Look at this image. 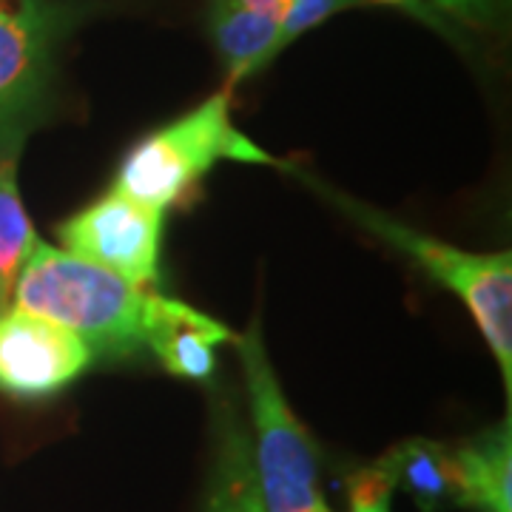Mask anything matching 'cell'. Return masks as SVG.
Wrapping results in <instances>:
<instances>
[{
  "label": "cell",
  "instance_id": "cell-1",
  "mask_svg": "<svg viewBox=\"0 0 512 512\" xmlns=\"http://www.w3.org/2000/svg\"><path fill=\"white\" fill-rule=\"evenodd\" d=\"M148 293L89 259L37 242L9 305L74 333L94 359H126L143 348Z\"/></svg>",
  "mask_w": 512,
  "mask_h": 512
},
{
  "label": "cell",
  "instance_id": "cell-2",
  "mask_svg": "<svg viewBox=\"0 0 512 512\" xmlns=\"http://www.w3.org/2000/svg\"><path fill=\"white\" fill-rule=\"evenodd\" d=\"M311 185L336 202L350 220H356L376 239L387 242L399 254L413 259L424 274L436 279L441 288L456 293L464 308L476 319L481 336L493 350L495 362L504 373V387L512 390V254H473L447 245L441 239L421 234L404 222L387 217L382 211L370 208L365 202L350 200L348 194H336L328 185Z\"/></svg>",
  "mask_w": 512,
  "mask_h": 512
},
{
  "label": "cell",
  "instance_id": "cell-3",
  "mask_svg": "<svg viewBox=\"0 0 512 512\" xmlns=\"http://www.w3.org/2000/svg\"><path fill=\"white\" fill-rule=\"evenodd\" d=\"M222 160L279 165L234 126L225 92L211 94L197 109L146 134L117 168L114 188L165 214Z\"/></svg>",
  "mask_w": 512,
  "mask_h": 512
},
{
  "label": "cell",
  "instance_id": "cell-4",
  "mask_svg": "<svg viewBox=\"0 0 512 512\" xmlns=\"http://www.w3.org/2000/svg\"><path fill=\"white\" fill-rule=\"evenodd\" d=\"M237 353L251 399V453L265 512H322L319 458L302 421L293 416L276 379L259 322L237 339Z\"/></svg>",
  "mask_w": 512,
  "mask_h": 512
},
{
  "label": "cell",
  "instance_id": "cell-5",
  "mask_svg": "<svg viewBox=\"0 0 512 512\" xmlns=\"http://www.w3.org/2000/svg\"><path fill=\"white\" fill-rule=\"evenodd\" d=\"M163 220V211L111 188L109 194L60 222L57 237L63 251L89 259L146 291L160 276Z\"/></svg>",
  "mask_w": 512,
  "mask_h": 512
},
{
  "label": "cell",
  "instance_id": "cell-6",
  "mask_svg": "<svg viewBox=\"0 0 512 512\" xmlns=\"http://www.w3.org/2000/svg\"><path fill=\"white\" fill-rule=\"evenodd\" d=\"M60 40V12L46 0H0V137L23 131L43 103Z\"/></svg>",
  "mask_w": 512,
  "mask_h": 512
},
{
  "label": "cell",
  "instance_id": "cell-7",
  "mask_svg": "<svg viewBox=\"0 0 512 512\" xmlns=\"http://www.w3.org/2000/svg\"><path fill=\"white\" fill-rule=\"evenodd\" d=\"M94 353L74 333L20 308H0V393L46 399L86 373Z\"/></svg>",
  "mask_w": 512,
  "mask_h": 512
},
{
  "label": "cell",
  "instance_id": "cell-8",
  "mask_svg": "<svg viewBox=\"0 0 512 512\" xmlns=\"http://www.w3.org/2000/svg\"><path fill=\"white\" fill-rule=\"evenodd\" d=\"M228 339H234L231 330L208 313L163 293H148L143 348L151 350L168 373L205 382L217 365V348Z\"/></svg>",
  "mask_w": 512,
  "mask_h": 512
},
{
  "label": "cell",
  "instance_id": "cell-9",
  "mask_svg": "<svg viewBox=\"0 0 512 512\" xmlns=\"http://www.w3.org/2000/svg\"><path fill=\"white\" fill-rule=\"evenodd\" d=\"M202 512H265L256 487L251 433L234 402L217 404L214 461Z\"/></svg>",
  "mask_w": 512,
  "mask_h": 512
},
{
  "label": "cell",
  "instance_id": "cell-10",
  "mask_svg": "<svg viewBox=\"0 0 512 512\" xmlns=\"http://www.w3.org/2000/svg\"><path fill=\"white\" fill-rule=\"evenodd\" d=\"M376 467L393 490H404L421 512L461 507L456 450L430 439H407L387 450Z\"/></svg>",
  "mask_w": 512,
  "mask_h": 512
},
{
  "label": "cell",
  "instance_id": "cell-11",
  "mask_svg": "<svg viewBox=\"0 0 512 512\" xmlns=\"http://www.w3.org/2000/svg\"><path fill=\"white\" fill-rule=\"evenodd\" d=\"M461 507L476 512H512V424L504 419L453 447Z\"/></svg>",
  "mask_w": 512,
  "mask_h": 512
},
{
  "label": "cell",
  "instance_id": "cell-12",
  "mask_svg": "<svg viewBox=\"0 0 512 512\" xmlns=\"http://www.w3.org/2000/svg\"><path fill=\"white\" fill-rule=\"evenodd\" d=\"M208 29L228 80L237 83L274 60L282 20L248 9L237 0H211Z\"/></svg>",
  "mask_w": 512,
  "mask_h": 512
},
{
  "label": "cell",
  "instance_id": "cell-13",
  "mask_svg": "<svg viewBox=\"0 0 512 512\" xmlns=\"http://www.w3.org/2000/svg\"><path fill=\"white\" fill-rule=\"evenodd\" d=\"M35 225L29 220L18 191L15 151L0 157V308L12 302L20 271L37 248Z\"/></svg>",
  "mask_w": 512,
  "mask_h": 512
},
{
  "label": "cell",
  "instance_id": "cell-14",
  "mask_svg": "<svg viewBox=\"0 0 512 512\" xmlns=\"http://www.w3.org/2000/svg\"><path fill=\"white\" fill-rule=\"evenodd\" d=\"M390 495H393L390 481L384 478V473L376 464H370V467L350 476L348 512H390Z\"/></svg>",
  "mask_w": 512,
  "mask_h": 512
},
{
  "label": "cell",
  "instance_id": "cell-15",
  "mask_svg": "<svg viewBox=\"0 0 512 512\" xmlns=\"http://www.w3.org/2000/svg\"><path fill=\"white\" fill-rule=\"evenodd\" d=\"M433 3H436L439 9H444V12H450V15L476 20L481 18V15H487V9H490L493 0H433Z\"/></svg>",
  "mask_w": 512,
  "mask_h": 512
},
{
  "label": "cell",
  "instance_id": "cell-16",
  "mask_svg": "<svg viewBox=\"0 0 512 512\" xmlns=\"http://www.w3.org/2000/svg\"><path fill=\"white\" fill-rule=\"evenodd\" d=\"M322 512H333V510H330V507H325V510H322Z\"/></svg>",
  "mask_w": 512,
  "mask_h": 512
}]
</instances>
